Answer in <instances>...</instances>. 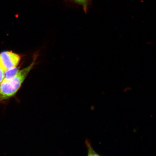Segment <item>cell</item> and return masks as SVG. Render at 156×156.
<instances>
[{"instance_id": "3957f363", "label": "cell", "mask_w": 156, "mask_h": 156, "mask_svg": "<svg viewBox=\"0 0 156 156\" xmlns=\"http://www.w3.org/2000/svg\"><path fill=\"white\" fill-rule=\"evenodd\" d=\"M20 69L19 68L16 67L6 70L4 72V78L3 80H10L16 75Z\"/></svg>"}, {"instance_id": "6da1fadb", "label": "cell", "mask_w": 156, "mask_h": 156, "mask_svg": "<svg viewBox=\"0 0 156 156\" xmlns=\"http://www.w3.org/2000/svg\"><path fill=\"white\" fill-rule=\"evenodd\" d=\"M37 57L38 54L35 53L33 56V61L29 66L20 70L12 79L3 80L0 83V101L10 98L17 93L36 64Z\"/></svg>"}, {"instance_id": "5b68a950", "label": "cell", "mask_w": 156, "mask_h": 156, "mask_svg": "<svg viewBox=\"0 0 156 156\" xmlns=\"http://www.w3.org/2000/svg\"><path fill=\"white\" fill-rule=\"evenodd\" d=\"M86 144L88 149V155L90 156L99 155L94 151L92 147H91L90 143L89 141H88L87 140L86 141Z\"/></svg>"}, {"instance_id": "7a4b0ae2", "label": "cell", "mask_w": 156, "mask_h": 156, "mask_svg": "<svg viewBox=\"0 0 156 156\" xmlns=\"http://www.w3.org/2000/svg\"><path fill=\"white\" fill-rule=\"evenodd\" d=\"M20 56L11 51H4L0 54V67L4 72L17 67L20 62Z\"/></svg>"}, {"instance_id": "277c9868", "label": "cell", "mask_w": 156, "mask_h": 156, "mask_svg": "<svg viewBox=\"0 0 156 156\" xmlns=\"http://www.w3.org/2000/svg\"><path fill=\"white\" fill-rule=\"evenodd\" d=\"M76 3L82 6L84 11L87 12L90 1L91 0H73Z\"/></svg>"}, {"instance_id": "8992f818", "label": "cell", "mask_w": 156, "mask_h": 156, "mask_svg": "<svg viewBox=\"0 0 156 156\" xmlns=\"http://www.w3.org/2000/svg\"><path fill=\"white\" fill-rule=\"evenodd\" d=\"M4 71L0 67V83L3 81L4 78Z\"/></svg>"}]
</instances>
